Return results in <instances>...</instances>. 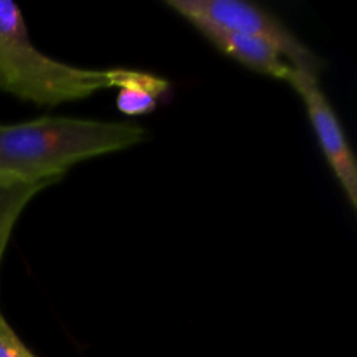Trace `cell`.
<instances>
[{"instance_id": "obj_1", "label": "cell", "mask_w": 357, "mask_h": 357, "mask_svg": "<svg viewBox=\"0 0 357 357\" xmlns=\"http://www.w3.org/2000/svg\"><path fill=\"white\" fill-rule=\"evenodd\" d=\"M146 138L136 124L40 117L0 124V174L24 180H63L80 160L131 149Z\"/></svg>"}, {"instance_id": "obj_2", "label": "cell", "mask_w": 357, "mask_h": 357, "mask_svg": "<svg viewBox=\"0 0 357 357\" xmlns=\"http://www.w3.org/2000/svg\"><path fill=\"white\" fill-rule=\"evenodd\" d=\"M128 68L89 70L56 61L30 40L20 7L0 0V91L35 105L56 107L119 87Z\"/></svg>"}, {"instance_id": "obj_3", "label": "cell", "mask_w": 357, "mask_h": 357, "mask_svg": "<svg viewBox=\"0 0 357 357\" xmlns=\"http://www.w3.org/2000/svg\"><path fill=\"white\" fill-rule=\"evenodd\" d=\"M166 6L195 28H218L271 44L293 68L319 75L323 61L284 23L244 0H167Z\"/></svg>"}, {"instance_id": "obj_4", "label": "cell", "mask_w": 357, "mask_h": 357, "mask_svg": "<svg viewBox=\"0 0 357 357\" xmlns=\"http://www.w3.org/2000/svg\"><path fill=\"white\" fill-rule=\"evenodd\" d=\"M286 82L298 93L307 108L321 150L344 188L352 208H357V164L345 132L335 115L333 107L319 86V75L291 68Z\"/></svg>"}, {"instance_id": "obj_5", "label": "cell", "mask_w": 357, "mask_h": 357, "mask_svg": "<svg viewBox=\"0 0 357 357\" xmlns=\"http://www.w3.org/2000/svg\"><path fill=\"white\" fill-rule=\"evenodd\" d=\"M197 30L204 37H208L220 51L229 54L230 58L237 59V61L243 63L248 68L255 70V72L281 80L288 79L289 72H291L293 66L271 44L260 40V38L218 30V28L202 26L197 28Z\"/></svg>"}, {"instance_id": "obj_6", "label": "cell", "mask_w": 357, "mask_h": 357, "mask_svg": "<svg viewBox=\"0 0 357 357\" xmlns=\"http://www.w3.org/2000/svg\"><path fill=\"white\" fill-rule=\"evenodd\" d=\"M61 180H24V178L0 174V261L9 243L17 216L33 195ZM9 326L0 314V328Z\"/></svg>"}, {"instance_id": "obj_7", "label": "cell", "mask_w": 357, "mask_h": 357, "mask_svg": "<svg viewBox=\"0 0 357 357\" xmlns=\"http://www.w3.org/2000/svg\"><path fill=\"white\" fill-rule=\"evenodd\" d=\"M117 89L115 105L119 110L126 115H143L155 110L160 96L169 89V82L152 73L128 70Z\"/></svg>"}, {"instance_id": "obj_8", "label": "cell", "mask_w": 357, "mask_h": 357, "mask_svg": "<svg viewBox=\"0 0 357 357\" xmlns=\"http://www.w3.org/2000/svg\"><path fill=\"white\" fill-rule=\"evenodd\" d=\"M0 357H37L17 338L13 328H0Z\"/></svg>"}]
</instances>
